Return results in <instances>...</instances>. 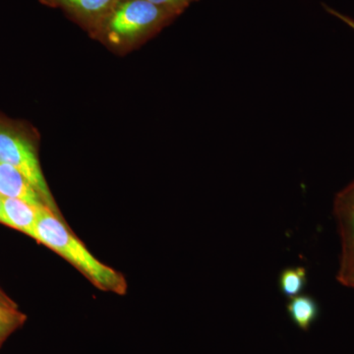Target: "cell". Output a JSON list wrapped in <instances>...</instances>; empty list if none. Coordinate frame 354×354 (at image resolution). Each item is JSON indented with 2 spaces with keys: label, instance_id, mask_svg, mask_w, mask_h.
Listing matches in <instances>:
<instances>
[{
  "label": "cell",
  "instance_id": "1",
  "mask_svg": "<svg viewBox=\"0 0 354 354\" xmlns=\"http://www.w3.org/2000/svg\"><path fill=\"white\" fill-rule=\"evenodd\" d=\"M179 14L148 0H120L92 38L109 50L124 55L152 39Z\"/></svg>",
  "mask_w": 354,
  "mask_h": 354
},
{
  "label": "cell",
  "instance_id": "2",
  "mask_svg": "<svg viewBox=\"0 0 354 354\" xmlns=\"http://www.w3.org/2000/svg\"><path fill=\"white\" fill-rule=\"evenodd\" d=\"M62 218L44 207L37 223L35 239L68 261L100 290L125 295L127 283L123 274L94 257Z\"/></svg>",
  "mask_w": 354,
  "mask_h": 354
},
{
  "label": "cell",
  "instance_id": "3",
  "mask_svg": "<svg viewBox=\"0 0 354 354\" xmlns=\"http://www.w3.org/2000/svg\"><path fill=\"white\" fill-rule=\"evenodd\" d=\"M0 162L12 165L28 179L44 204L60 215L39 160V133L25 121L0 113Z\"/></svg>",
  "mask_w": 354,
  "mask_h": 354
},
{
  "label": "cell",
  "instance_id": "4",
  "mask_svg": "<svg viewBox=\"0 0 354 354\" xmlns=\"http://www.w3.org/2000/svg\"><path fill=\"white\" fill-rule=\"evenodd\" d=\"M334 215L341 241L337 278L344 285L354 270V183L337 195Z\"/></svg>",
  "mask_w": 354,
  "mask_h": 354
},
{
  "label": "cell",
  "instance_id": "5",
  "mask_svg": "<svg viewBox=\"0 0 354 354\" xmlns=\"http://www.w3.org/2000/svg\"><path fill=\"white\" fill-rule=\"evenodd\" d=\"M120 0H39L44 6L59 8L92 36Z\"/></svg>",
  "mask_w": 354,
  "mask_h": 354
},
{
  "label": "cell",
  "instance_id": "6",
  "mask_svg": "<svg viewBox=\"0 0 354 354\" xmlns=\"http://www.w3.org/2000/svg\"><path fill=\"white\" fill-rule=\"evenodd\" d=\"M44 207H37L18 198L1 197L0 223L19 230L35 239L39 214Z\"/></svg>",
  "mask_w": 354,
  "mask_h": 354
},
{
  "label": "cell",
  "instance_id": "7",
  "mask_svg": "<svg viewBox=\"0 0 354 354\" xmlns=\"http://www.w3.org/2000/svg\"><path fill=\"white\" fill-rule=\"evenodd\" d=\"M0 196L18 198L37 207H46L39 193L12 165L0 162Z\"/></svg>",
  "mask_w": 354,
  "mask_h": 354
},
{
  "label": "cell",
  "instance_id": "8",
  "mask_svg": "<svg viewBox=\"0 0 354 354\" xmlns=\"http://www.w3.org/2000/svg\"><path fill=\"white\" fill-rule=\"evenodd\" d=\"M286 311L292 323L304 332L310 330L319 316L318 304L313 297L306 295L290 298L286 304Z\"/></svg>",
  "mask_w": 354,
  "mask_h": 354
},
{
  "label": "cell",
  "instance_id": "9",
  "mask_svg": "<svg viewBox=\"0 0 354 354\" xmlns=\"http://www.w3.org/2000/svg\"><path fill=\"white\" fill-rule=\"evenodd\" d=\"M306 285L307 270L301 266L286 268L279 274V290L288 299L301 295Z\"/></svg>",
  "mask_w": 354,
  "mask_h": 354
},
{
  "label": "cell",
  "instance_id": "10",
  "mask_svg": "<svg viewBox=\"0 0 354 354\" xmlns=\"http://www.w3.org/2000/svg\"><path fill=\"white\" fill-rule=\"evenodd\" d=\"M25 321V314L18 310L12 300L0 301V346Z\"/></svg>",
  "mask_w": 354,
  "mask_h": 354
},
{
  "label": "cell",
  "instance_id": "11",
  "mask_svg": "<svg viewBox=\"0 0 354 354\" xmlns=\"http://www.w3.org/2000/svg\"><path fill=\"white\" fill-rule=\"evenodd\" d=\"M148 1L152 2L155 6L162 7V8L176 11L180 15L191 3L197 0H148Z\"/></svg>",
  "mask_w": 354,
  "mask_h": 354
},
{
  "label": "cell",
  "instance_id": "12",
  "mask_svg": "<svg viewBox=\"0 0 354 354\" xmlns=\"http://www.w3.org/2000/svg\"><path fill=\"white\" fill-rule=\"evenodd\" d=\"M326 9H327L328 12L333 14V15L335 16V17L339 18V19L344 21V22L346 23V24L348 26H351V27L354 30V20L351 19V18L348 17V16L342 15V14L333 10V9L329 8V7H326Z\"/></svg>",
  "mask_w": 354,
  "mask_h": 354
},
{
  "label": "cell",
  "instance_id": "13",
  "mask_svg": "<svg viewBox=\"0 0 354 354\" xmlns=\"http://www.w3.org/2000/svg\"><path fill=\"white\" fill-rule=\"evenodd\" d=\"M344 286L354 288V270L353 272H351V276L348 277V279L344 281Z\"/></svg>",
  "mask_w": 354,
  "mask_h": 354
},
{
  "label": "cell",
  "instance_id": "14",
  "mask_svg": "<svg viewBox=\"0 0 354 354\" xmlns=\"http://www.w3.org/2000/svg\"><path fill=\"white\" fill-rule=\"evenodd\" d=\"M7 300H11L10 298L6 297L1 290H0V301H7Z\"/></svg>",
  "mask_w": 354,
  "mask_h": 354
},
{
  "label": "cell",
  "instance_id": "15",
  "mask_svg": "<svg viewBox=\"0 0 354 354\" xmlns=\"http://www.w3.org/2000/svg\"><path fill=\"white\" fill-rule=\"evenodd\" d=\"M0 221H1V196H0Z\"/></svg>",
  "mask_w": 354,
  "mask_h": 354
}]
</instances>
